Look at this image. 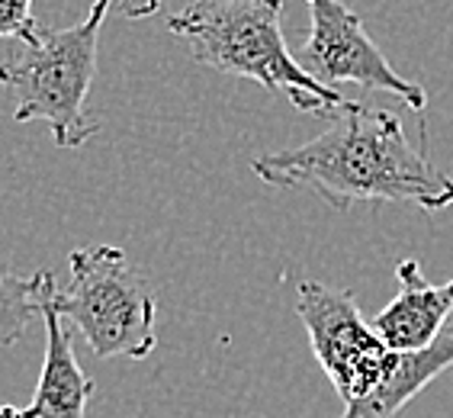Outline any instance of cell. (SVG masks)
Returning a JSON list of instances; mask_svg holds the SVG:
<instances>
[{"label":"cell","mask_w":453,"mask_h":418,"mask_svg":"<svg viewBox=\"0 0 453 418\" xmlns=\"http://www.w3.org/2000/svg\"><path fill=\"white\" fill-rule=\"evenodd\" d=\"M399 293L383 313L376 315L373 331L389 351H421L441 338V329L453 315V280L434 287L421 277L418 261L395 264Z\"/></svg>","instance_id":"cell-7"},{"label":"cell","mask_w":453,"mask_h":418,"mask_svg":"<svg viewBox=\"0 0 453 418\" xmlns=\"http://www.w3.org/2000/svg\"><path fill=\"white\" fill-rule=\"evenodd\" d=\"M113 0H94L88 17L65 29L39 27L23 49L0 61V84L17 97L13 120H42L58 149H81L100 132L88 94L96 78V45Z\"/></svg>","instance_id":"cell-3"},{"label":"cell","mask_w":453,"mask_h":418,"mask_svg":"<svg viewBox=\"0 0 453 418\" xmlns=\"http://www.w3.org/2000/svg\"><path fill=\"white\" fill-rule=\"evenodd\" d=\"M55 277L45 283L42 322H45V360L27 409L33 418H88V402L94 396V380L74 358L68 325L55 309Z\"/></svg>","instance_id":"cell-8"},{"label":"cell","mask_w":453,"mask_h":418,"mask_svg":"<svg viewBox=\"0 0 453 418\" xmlns=\"http://www.w3.org/2000/svg\"><path fill=\"white\" fill-rule=\"evenodd\" d=\"M52 280V270H35L29 277L0 267V348H13L23 341L33 315H42L45 283Z\"/></svg>","instance_id":"cell-10"},{"label":"cell","mask_w":453,"mask_h":418,"mask_svg":"<svg viewBox=\"0 0 453 418\" xmlns=\"http://www.w3.org/2000/svg\"><path fill=\"white\" fill-rule=\"evenodd\" d=\"M68 287L55 290V309L88 341L96 358L145 360L155 351V293L116 244L68 254Z\"/></svg>","instance_id":"cell-4"},{"label":"cell","mask_w":453,"mask_h":418,"mask_svg":"<svg viewBox=\"0 0 453 418\" xmlns=\"http://www.w3.org/2000/svg\"><path fill=\"white\" fill-rule=\"evenodd\" d=\"M447 367H453V331L441 335L421 351H389L386 370L366 399L344 406L341 418H393L405 409L427 383H434Z\"/></svg>","instance_id":"cell-9"},{"label":"cell","mask_w":453,"mask_h":418,"mask_svg":"<svg viewBox=\"0 0 453 418\" xmlns=\"http://www.w3.org/2000/svg\"><path fill=\"white\" fill-rule=\"evenodd\" d=\"M39 27L42 23L33 17V0H0V39L29 43Z\"/></svg>","instance_id":"cell-11"},{"label":"cell","mask_w":453,"mask_h":418,"mask_svg":"<svg viewBox=\"0 0 453 418\" xmlns=\"http://www.w3.org/2000/svg\"><path fill=\"white\" fill-rule=\"evenodd\" d=\"M0 418H33L29 409H19V406H0Z\"/></svg>","instance_id":"cell-13"},{"label":"cell","mask_w":453,"mask_h":418,"mask_svg":"<svg viewBox=\"0 0 453 418\" xmlns=\"http://www.w3.org/2000/svg\"><path fill=\"white\" fill-rule=\"evenodd\" d=\"M206 68L251 78L271 94H287L299 113L334 116L350 100L303 71L283 39V0H196L165 19Z\"/></svg>","instance_id":"cell-2"},{"label":"cell","mask_w":453,"mask_h":418,"mask_svg":"<svg viewBox=\"0 0 453 418\" xmlns=\"http://www.w3.org/2000/svg\"><path fill=\"white\" fill-rule=\"evenodd\" d=\"M305 7L312 17V29L299 52V65L309 78L328 90H338L341 84L383 90L399 97L415 113H425V88L415 81H405L389 65V58L376 49V43L364 29V19L354 10L344 7L341 0H305Z\"/></svg>","instance_id":"cell-6"},{"label":"cell","mask_w":453,"mask_h":418,"mask_svg":"<svg viewBox=\"0 0 453 418\" xmlns=\"http://www.w3.org/2000/svg\"><path fill=\"white\" fill-rule=\"evenodd\" d=\"M296 315L341 402L354 406L366 399L383 376L389 348L364 319L354 293L305 280L296 290Z\"/></svg>","instance_id":"cell-5"},{"label":"cell","mask_w":453,"mask_h":418,"mask_svg":"<svg viewBox=\"0 0 453 418\" xmlns=\"http://www.w3.org/2000/svg\"><path fill=\"white\" fill-rule=\"evenodd\" d=\"M165 0H119V13L126 19H149L161 10Z\"/></svg>","instance_id":"cell-12"},{"label":"cell","mask_w":453,"mask_h":418,"mask_svg":"<svg viewBox=\"0 0 453 418\" xmlns=\"http://www.w3.org/2000/svg\"><path fill=\"white\" fill-rule=\"evenodd\" d=\"M251 171L271 187L312 190L338 213L357 203H411L431 213L453 206V177L405 139L399 116L354 100L322 135L254 158Z\"/></svg>","instance_id":"cell-1"}]
</instances>
